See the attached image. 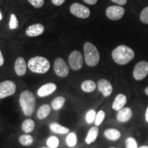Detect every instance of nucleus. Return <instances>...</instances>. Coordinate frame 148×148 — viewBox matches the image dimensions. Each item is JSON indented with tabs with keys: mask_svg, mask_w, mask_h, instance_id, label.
Returning <instances> with one entry per match:
<instances>
[{
	"mask_svg": "<svg viewBox=\"0 0 148 148\" xmlns=\"http://www.w3.org/2000/svg\"><path fill=\"white\" fill-rule=\"evenodd\" d=\"M134 51L131 48L124 45L118 46L112 52L113 60L120 65L127 64L134 59Z\"/></svg>",
	"mask_w": 148,
	"mask_h": 148,
	"instance_id": "f257e3e1",
	"label": "nucleus"
},
{
	"mask_svg": "<svg viewBox=\"0 0 148 148\" xmlns=\"http://www.w3.org/2000/svg\"><path fill=\"white\" fill-rule=\"evenodd\" d=\"M19 104L23 114L25 116H32L36 106V98L29 90H24L20 94Z\"/></svg>",
	"mask_w": 148,
	"mask_h": 148,
	"instance_id": "f03ea898",
	"label": "nucleus"
},
{
	"mask_svg": "<svg viewBox=\"0 0 148 148\" xmlns=\"http://www.w3.org/2000/svg\"><path fill=\"white\" fill-rule=\"evenodd\" d=\"M50 62L48 59L42 56H34L29 59L27 62L29 69L33 73L43 74L50 69Z\"/></svg>",
	"mask_w": 148,
	"mask_h": 148,
	"instance_id": "7ed1b4c3",
	"label": "nucleus"
},
{
	"mask_svg": "<svg viewBox=\"0 0 148 148\" xmlns=\"http://www.w3.org/2000/svg\"><path fill=\"white\" fill-rule=\"evenodd\" d=\"M84 57L85 62L89 66L97 65L100 59V55L97 47L89 42H85L84 45Z\"/></svg>",
	"mask_w": 148,
	"mask_h": 148,
	"instance_id": "20e7f679",
	"label": "nucleus"
},
{
	"mask_svg": "<svg viewBox=\"0 0 148 148\" xmlns=\"http://www.w3.org/2000/svg\"><path fill=\"white\" fill-rule=\"evenodd\" d=\"M69 10L73 15L77 18L86 19L90 16V11L87 7L79 3H72L69 8Z\"/></svg>",
	"mask_w": 148,
	"mask_h": 148,
	"instance_id": "39448f33",
	"label": "nucleus"
},
{
	"mask_svg": "<svg viewBox=\"0 0 148 148\" xmlns=\"http://www.w3.org/2000/svg\"><path fill=\"white\" fill-rule=\"evenodd\" d=\"M84 58L82 53L77 50H74L70 53L68 58L69 66L73 71H78L82 67Z\"/></svg>",
	"mask_w": 148,
	"mask_h": 148,
	"instance_id": "423d86ee",
	"label": "nucleus"
},
{
	"mask_svg": "<svg viewBox=\"0 0 148 148\" xmlns=\"http://www.w3.org/2000/svg\"><path fill=\"white\" fill-rule=\"evenodd\" d=\"M16 90V84L13 81L5 80L0 82V99L14 95Z\"/></svg>",
	"mask_w": 148,
	"mask_h": 148,
	"instance_id": "0eeeda50",
	"label": "nucleus"
},
{
	"mask_svg": "<svg viewBox=\"0 0 148 148\" xmlns=\"http://www.w3.org/2000/svg\"><path fill=\"white\" fill-rule=\"evenodd\" d=\"M148 74V62L140 61L136 64L133 70V76L136 80H142Z\"/></svg>",
	"mask_w": 148,
	"mask_h": 148,
	"instance_id": "6e6552de",
	"label": "nucleus"
},
{
	"mask_svg": "<svg viewBox=\"0 0 148 148\" xmlns=\"http://www.w3.org/2000/svg\"><path fill=\"white\" fill-rule=\"evenodd\" d=\"M53 70L56 75L60 77H65L69 75V66L66 62L61 58H56L53 63Z\"/></svg>",
	"mask_w": 148,
	"mask_h": 148,
	"instance_id": "1a4fd4ad",
	"label": "nucleus"
},
{
	"mask_svg": "<svg viewBox=\"0 0 148 148\" xmlns=\"http://www.w3.org/2000/svg\"><path fill=\"white\" fill-rule=\"evenodd\" d=\"M125 14V9L120 5H111L106 8V15L109 19L118 21L123 17Z\"/></svg>",
	"mask_w": 148,
	"mask_h": 148,
	"instance_id": "9d476101",
	"label": "nucleus"
},
{
	"mask_svg": "<svg viewBox=\"0 0 148 148\" xmlns=\"http://www.w3.org/2000/svg\"><path fill=\"white\" fill-rule=\"evenodd\" d=\"M97 88L104 97L110 96L113 90L111 83L106 79H101L98 81Z\"/></svg>",
	"mask_w": 148,
	"mask_h": 148,
	"instance_id": "9b49d317",
	"label": "nucleus"
},
{
	"mask_svg": "<svg viewBox=\"0 0 148 148\" xmlns=\"http://www.w3.org/2000/svg\"><path fill=\"white\" fill-rule=\"evenodd\" d=\"M56 88L57 86L54 83H47V84H43L38 88V91H37V95H38V97H47V96L52 94L53 92H55Z\"/></svg>",
	"mask_w": 148,
	"mask_h": 148,
	"instance_id": "f8f14e48",
	"label": "nucleus"
},
{
	"mask_svg": "<svg viewBox=\"0 0 148 148\" xmlns=\"http://www.w3.org/2000/svg\"><path fill=\"white\" fill-rule=\"evenodd\" d=\"M45 27L41 23H35L29 25L25 30V34L29 37H36L43 34Z\"/></svg>",
	"mask_w": 148,
	"mask_h": 148,
	"instance_id": "ddd939ff",
	"label": "nucleus"
},
{
	"mask_svg": "<svg viewBox=\"0 0 148 148\" xmlns=\"http://www.w3.org/2000/svg\"><path fill=\"white\" fill-rule=\"evenodd\" d=\"M132 114V109L128 107H125L118 111L117 114H116V119L118 121L121 122V123H125L131 119Z\"/></svg>",
	"mask_w": 148,
	"mask_h": 148,
	"instance_id": "4468645a",
	"label": "nucleus"
},
{
	"mask_svg": "<svg viewBox=\"0 0 148 148\" xmlns=\"http://www.w3.org/2000/svg\"><path fill=\"white\" fill-rule=\"evenodd\" d=\"M27 65L25 59L22 57H18L16 58L14 63V71L18 76H23L26 73Z\"/></svg>",
	"mask_w": 148,
	"mask_h": 148,
	"instance_id": "2eb2a0df",
	"label": "nucleus"
},
{
	"mask_svg": "<svg viewBox=\"0 0 148 148\" xmlns=\"http://www.w3.org/2000/svg\"><path fill=\"white\" fill-rule=\"evenodd\" d=\"M127 102V97L124 94L119 93L116 96L115 99L112 104V108L114 110L119 111L123 108Z\"/></svg>",
	"mask_w": 148,
	"mask_h": 148,
	"instance_id": "dca6fc26",
	"label": "nucleus"
},
{
	"mask_svg": "<svg viewBox=\"0 0 148 148\" xmlns=\"http://www.w3.org/2000/svg\"><path fill=\"white\" fill-rule=\"evenodd\" d=\"M104 136L108 140H116L121 137V132L115 128H108L104 131Z\"/></svg>",
	"mask_w": 148,
	"mask_h": 148,
	"instance_id": "f3484780",
	"label": "nucleus"
},
{
	"mask_svg": "<svg viewBox=\"0 0 148 148\" xmlns=\"http://www.w3.org/2000/svg\"><path fill=\"white\" fill-rule=\"evenodd\" d=\"M99 134V128L97 126H93L88 130L86 137L85 138V141L87 144H90L95 141Z\"/></svg>",
	"mask_w": 148,
	"mask_h": 148,
	"instance_id": "a211bd4d",
	"label": "nucleus"
},
{
	"mask_svg": "<svg viewBox=\"0 0 148 148\" xmlns=\"http://www.w3.org/2000/svg\"><path fill=\"white\" fill-rule=\"evenodd\" d=\"M51 111V107L49 104H43L39 107V108L37 110V117L38 119L42 120L49 115Z\"/></svg>",
	"mask_w": 148,
	"mask_h": 148,
	"instance_id": "6ab92c4d",
	"label": "nucleus"
},
{
	"mask_svg": "<svg viewBox=\"0 0 148 148\" xmlns=\"http://www.w3.org/2000/svg\"><path fill=\"white\" fill-rule=\"evenodd\" d=\"M49 128L53 132L56 133V134H67L69 132V129L67 127L62 126L60 124H59L58 123H51L49 125Z\"/></svg>",
	"mask_w": 148,
	"mask_h": 148,
	"instance_id": "aec40b11",
	"label": "nucleus"
},
{
	"mask_svg": "<svg viewBox=\"0 0 148 148\" xmlns=\"http://www.w3.org/2000/svg\"><path fill=\"white\" fill-rule=\"evenodd\" d=\"M96 84L90 79H86L81 84V89L85 92H91L95 90Z\"/></svg>",
	"mask_w": 148,
	"mask_h": 148,
	"instance_id": "412c9836",
	"label": "nucleus"
},
{
	"mask_svg": "<svg viewBox=\"0 0 148 148\" xmlns=\"http://www.w3.org/2000/svg\"><path fill=\"white\" fill-rule=\"evenodd\" d=\"M65 102V98L62 96H58L55 97L53 100L51 101V107L53 110H58L62 108Z\"/></svg>",
	"mask_w": 148,
	"mask_h": 148,
	"instance_id": "4be33fe9",
	"label": "nucleus"
},
{
	"mask_svg": "<svg viewBox=\"0 0 148 148\" xmlns=\"http://www.w3.org/2000/svg\"><path fill=\"white\" fill-rule=\"evenodd\" d=\"M35 127V122L31 119H25L22 123L21 128L25 133H29L34 130Z\"/></svg>",
	"mask_w": 148,
	"mask_h": 148,
	"instance_id": "5701e85b",
	"label": "nucleus"
},
{
	"mask_svg": "<svg viewBox=\"0 0 148 148\" xmlns=\"http://www.w3.org/2000/svg\"><path fill=\"white\" fill-rule=\"evenodd\" d=\"M18 141L19 143L23 146H29L32 145L33 143V138L31 135L29 134H22L20 136L19 138H18Z\"/></svg>",
	"mask_w": 148,
	"mask_h": 148,
	"instance_id": "b1692460",
	"label": "nucleus"
},
{
	"mask_svg": "<svg viewBox=\"0 0 148 148\" xmlns=\"http://www.w3.org/2000/svg\"><path fill=\"white\" fill-rule=\"evenodd\" d=\"M66 143L68 146L73 147L77 143V136L74 132H70L66 138Z\"/></svg>",
	"mask_w": 148,
	"mask_h": 148,
	"instance_id": "393cba45",
	"label": "nucleus"
},
{
	"mask_svg": "<svg viewBox=\"0 0 148 148\" xmlns=\"http://www.w3.org/2000/svg\"><path fill=\"white\" fill-rule=\"evenodd\" d=\"M9 29L11 30H14V29H17L19 25V23L16 18V16L14 14H11L10 21H9Z\"/></svg>",
	"mask_w": 148,
	"mask_h": 148,
	"instance_id": "a878e982",
	"label": "nucleus"
},
{
	"mask_svg": "<svg viewBox=\"0 0 148 148\" xmlns=\"http://www.w3.org/2000/svg\"><path fill=\"white\" fill-rule=\"evenodd\" d=\"M47 145L49 148H57L59 145V139L55 136H49L47 140Z\"/></svg>",
	"mask_w": 148,
	"mask_h": 148,
	"instance_id": "bb28decb",
	"label": "nucleus"
},
{
	"mask_svg": "<svg viewBox=\"0 0 148 148\" xmlns=\"http://www.w3.org/2000/svg\"><path fill=\"white\" fill-rule=\"evenodd\" d=\"M105 118V112L103 110H99L96 114L95 119V124L96 126H99L101 124Z\"/></svg>",
	"mask_w": 148,
	"mask_h": 148,
	"instance_id": "cd10ccee",
	"label": "nucleus"
},
{
	"mask_svg": "<svg viewBox=\"0 0 148 148\" xmlns=\"http://www.w3.org/2000/svg\"><path fill=\"white\" fill-rule=\"evenodd\" d=\"M96 112L93 109H90L86 112V121L88 123H92V122L95 121V116H96Z\"/></svg>",
	"mask_w": 148,
	"mask_h": 148,
	"instance_id": "c85d7f7f",
	"label": "nucleus"
},
{
	"mask_svg": "<svg viewBox=\"0 0 148 148\" xmlns=\"http://www.w3.org/2000/svg\"><path fill=\"white\" fill-rule=\"evenodd\" d=\"M125 147L126 148H138V144L134 138L128 137L125 140Z\"/></svg>",
	"mask_w": 148,
	"mask_h": 148,
	"instance_id": "c756f323",
	"label": "nucleus"
},
{
	"mask_svg": "<svg viewBox=\"0 0 148 148\" xmlns=\"http://www.w3.org/2000/svg\"><path fill=\"white\" fill-rule=\"evenodd\" d=\"M140 20L142 23L148 24V6L144 8L140 14Z\"/></svg>",
	"mask_w": 148,
	"mask_h": 148,
	"instance_id": "7c9ffc66",
	"label": "nucleus"
},
{
	"mask_svg": "<svg viewBox=\"0 0 148 148\" xmlns=\"http://www.w3.org/2000/svg\"><path fill=\"white\" fill-rule=\"evenodd\" d=\"M27 1L35 8H40L45 3V0H27Z\"/></svg>",
	"mask_w": 148,
	"mask_h": 148,
	"instance_id": "2f4dec72",
	"label": "nucleus"
},
{
	"mask_svg": "<svg viewBox=\"0 0 148 148\" xmlns=\"http://www.w3.org/2000/svg\"><path fill=\"white\" fill-rule=\"evenodd\" d=\"M65 1L66 0H51V2L56 6H60V5L63 4Z\"/></svg>",
	"mask_w": 148,
	"mask_h": 148,
	"instance_id": "473e14b6",
	"label": "nucleus"
},
{
	"mask_svg": "<svg viewBox=\"0 0 148 148\" xmlns=\"http://www.w3.org/2000/svg\"><path fill=\"white\" fill-rule=\"evenodd\" d=\"M110 1L120 5H125V3H127V0H110Z\"/></svg>",
	"mask_w": 148,
	"mask_h": 148,
	"instance_id": "72a5a7b5",
	"label": "nucleus"
},
{
	"mask_svg": "<svg viewBox=\"0 0 148 148\" xmlns=\"http://www.w3.org/2000/svg\"><path fill=\"white\" fill-rule=\"evenodd\" d=\"M85 3L89 5H94L97 3V0H83Z\"/></svg>",
	"mask_w": 148,
	"mask_h": 148,
	"instance_id": "f704fd0d",
	"label": "nucleus"
},
{
	"mask_svg": "<svg viewBox=\"0 0 148 148\" xmlns=\"http://www.w3.org/2000/svg\"><path fill=\"white\" fill-rule=\"evenodd\" d=\"M4 64V58H3V54L1 53V51L0 50V66H1Z\"/></svg>",
	"mask_w": 148,
	"mask_h": 148,
	"instance_id": "c9c22d12",
	"label": "nucleus"
},
{
	"mask_svg": "<svg viewBox=\"0 0 148 148\" xmlns=\"http://www.w3.org/2000/svg\"><path fill=\"white\" fill-rule=\"evenodd\" d=\"M145 120L148 123V106L147 109H146V111H145Z\"/></svg>",
	"mask_w": 148,
	"mask_h": 148,
	"instance_id": "e433bc0d",
	"label": "nucleus"
},
{
	"mask_svg": "<svg viewBox=\"0 0 148 148\" xmlns=\"http://www.w3.org/2000/svg\"><path fill=\"white\" fill-rule=\"evenodd\" d=\"M145 93L147 95H148V86H147V87L145 88Z\"/></svg>",
	"mask_w": 148,
	"mask_h": 148,
	"instance_id": "4c0bfd02",
	"label": "nucleus"
},
{
	"mask_svg": "<svg viewBox=\"0 0 148 148\" xmlns=\"http://www.w3.org/2000/svg\"><path fill=\"white\" fill-rule=\"evenodd\" d=\"M2 18H3V16H2V13H1V12L0 11V21L2 20Z\"/></svg>",
	"mask_w": 148,
	"mask_h": 148,
	"instance_id": "58836bf2",
	"label": "nucleus"
},
{
	"mask_svg": "<svg viewBox=\"0 0 148 148\" xmlns=\"http://www.w3.org/2000/svg\"><path fill=\"white\" fill-rule=\"evenodd\" d=\"M138 148H148V145H143V146H140Z\"/></svg>",
	"mask_w": 148,
	"mask_h": 148,
	"instance_id": "ea45409f",
	"label": "nucleus"
},
{
	"mask_svg": "<svg viewBox=\"0 0 148 148\" xmlns=\"http://www.w3.org/2000/svg\"><path fill=\"white\" fill-rule=\"evenodd\" d=\"M42 148H49V147H42Z\"/></svg>",
	"mask_w": 148,
	"mask_h": 148,
	"instance_id": "a19ab883",
	"label": "nucleus"
},
{
	"mask_svg": "<svg viewBox=\"0 0 148 148\" xmlns=\"http://www.w3.org/2000/svg\"><path fill=\"white\" fill-rule=\"evenodd\" d=\"M110 148H116V147H110Z\"/></svg>",
	"mask_w": 148,
	"mask_h": 148,
	"instance_id": "79ce46f5",
	"label": "nucleus"
}]
</instances>
